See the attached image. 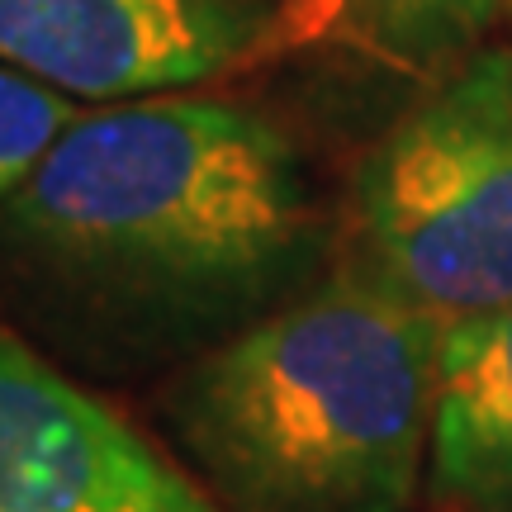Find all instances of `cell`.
<instances>
[{"mask_svg":"<svg viewBox=\"0 0 512 512\" xmlns=\"http://www.w3.org/2000/svg\"><path fill=\"white\" fill-rule=\"evenodd\" d=\"M0 512H223L114 408L0 328Z\"/></svg>","mask_w":512,"mask_h":512,"instance_id":"obj_5","label":"cell"},{"mask_svg":"<svg viewBox=\"0 0 512 512\" xmlns=\"http://www.w3.org/2000/svg\"><path fill=\"white\" fill-rule=\"evenodd\" d=\"M432 484L460 512H512V304L441 328Z\"/></svg>","mask_w":512,"mask_h":512,"instance_id":"obj_6","label":"cell"},{"mask_svg":"<svg viewBox=\"0 0 512 512\" xmlns=\"http://www.w3.org/2000/svg\"><path fill=\"white\" fill-rule=\"evenodd\" d=\"M76 114L72 95L0 62V209L15 200V190L34 176Z\"/></svg>","mask_w":512,"mask_h":512,"instance_id":"obj_8","label":"cell"},{"mask_svg":"<svg viewBox=\"0 0 512 512\" xmlns=\"http://www.w3.org/2000/svg\"><path fill=\"white\" fill-rule=\"evenodd\" d=\"M275 0H0V62L76 100H147L252 62Z\"/></svg>","mask_w":512,"mask_h":512,"instance_id":"obj_4","label":"cell"},{"mask_svg":"<svg viewBox=\"0 0 512 512\" xmlns=\"http://www.w3.org/2000/svg\"><path fill=\"white\" fill-rule=\"evenodd\" d=\"M441 323L361 256L195 356L166 427L223 512H413Z\"/></svg>","mask_w":512,"mask_h":512,"instance_id":"obj_2","label":"cell"},{"mask_svg":"<svg viewBox=\"0 0 512 512\" xmlns=\"http://www.w3.org/2000/svg\"><path fill=\"white\" fill-rule=\"evenodd\" d=\"M323 242L299 147L200 95L76 114L0 209L10 280L110 356L214 351L309 290Z\"/></svg>","mask_w":512,"mask_h":512,"instance_id":"obj_1","label":"cell"},{"mask_svg":"<svg viewBox=\"0 0 512 512\" xmlns=\"http://www.w3.org/2000/svg\"><path fill=\"white\" fill-rule=\"evenodd\" d=\"M356 256L451 328L512 304V48L427 91L356 171Z\"/></svg>","mask_w":512,"mask_h":512,"instance_id":"obj_3","label":"cell"},{"mask_svg":"<svg viewBox=\"0 0 512 512\" xmlns=\"http://www.w3.org/2000/svg\"><path fill=\"white\" fill-rule=\"evenodd\" d=\"M370 38L399 57H446L484 38L503 0H351Z\"/></svg>","mask_w":512,"mask_h":512,"instance_id":"obj_7","label":"cell"}]
</instances>
